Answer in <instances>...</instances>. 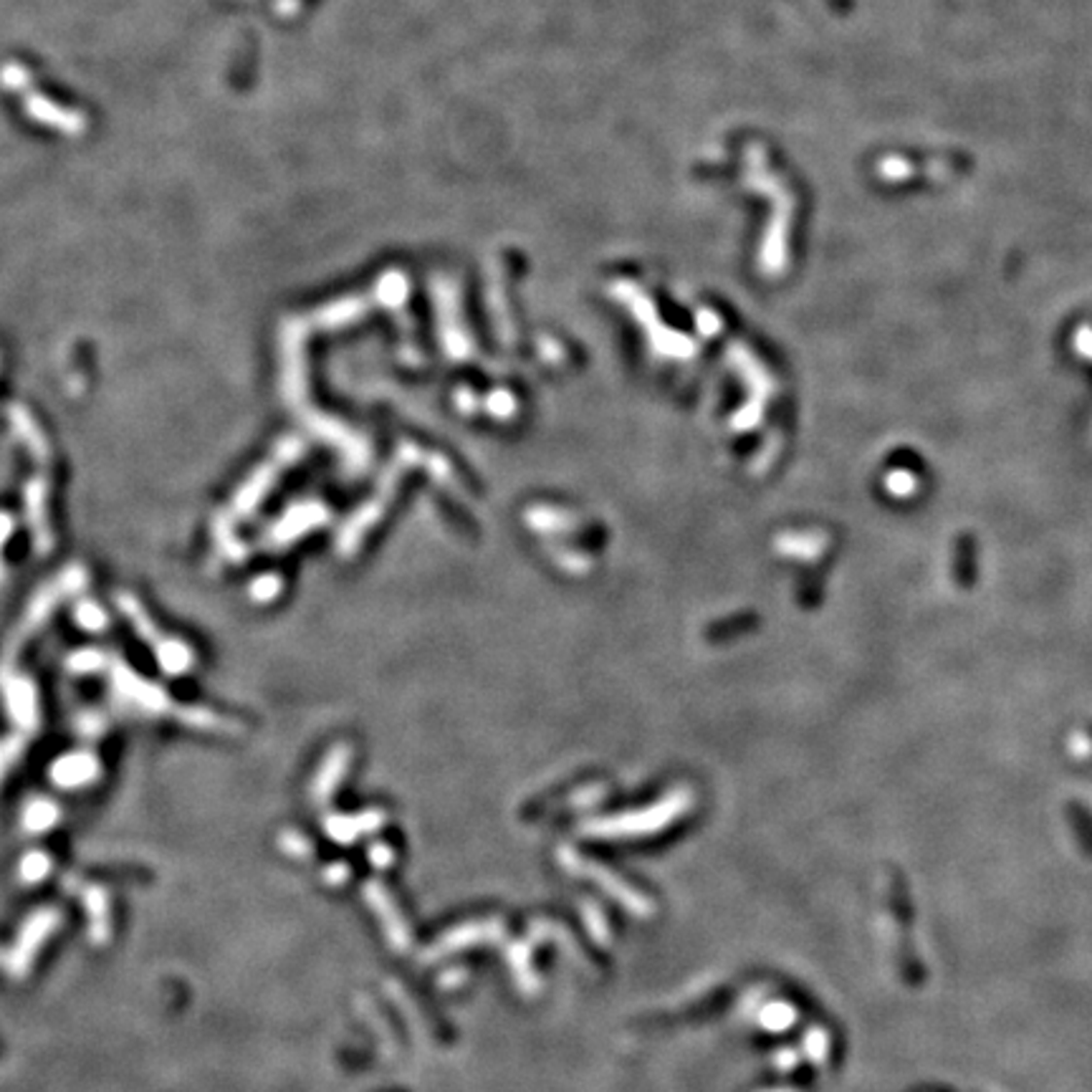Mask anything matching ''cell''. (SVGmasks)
<instances>
[{
	"label": "cell",
	"instance_id": "obj_3",
	"mask_svg": "<svg viewBox=\"0 0 1092 1092\" xmlns=\"http://www.w3.org/2000/svg\"><path fill=\"white\" fill-rule=\"evenodd\" d=\"M0 695L18 731L31 733L38 726V690L33 681L13 668H0Z\"/></svg>",
	"mask_w": 1092,
	"mask_h": 1092
},
{
	"label": "cell",
	"instance_id": "obj_5",
	"mask_svg": "<svg viewBox=\"0 0 1092 1092\" xmlns=\"http://www.w3.org/2000/svg\"><path fill=\"white\" fill-rule=\"evenodd\" d=\"M273 476H276V463H265V466H261L259 471H253V474L248 476L246 483L235 491L230 511H233L235 516H248V513H253V509L259 506V501L264 499L265 491L271 488Z\"/></svg>",
	"mask_w": 1092,
	"mask_h": 1092
},
{
	"label": "cell",
	"instance_id": "obj_11",
	"mask_svg": "<svg viewBox=\"0 0 1092 1092\" xmlns=\"http://www.w3.org/2000/svg\"><path fill=\"white\" fill-rule=\"evenodd\" d=\"M316 518V511L314 509H309V506H303V509H294V511L286 513L281 521H278L276 526H273L271 531V539L273 544H284L289 542V539H294L301 529H306V524H311Z\"/></svg>",
	"mask_w": 1092,
	"mask_h": 1092
},
{
	"label": "cell",
	"instance_id": "obj_8",
	"mask_svg": "<svg viewBox=\"0 0 1092 1092\" xmlns=\"http://www.w3.org/2000/svg\"><path fill=\"white\" fill-rule=\"evenodd\" d=\"M96 758L91 754H69V757L58 758L53 764V779L63 787H74V784H84L96 774Z\"/></svg>",
	"mask_w": 1092,
	"mask_h": 1092
},
{
	"label": "cell",
	"instance_id": "obj_7",
	"mask_svg": "<svg viewBox=\"0 0 1092 1092\" xmlns=\"http://www.w3.org/2000/svg\"><path fill=\"white\" fill-rule=\"evenodd\" d=\"M11 425L13 430L18 433V438L23 440L25 448L31 450L33 458L44 463V466H49V458H51L49 442H46L44 433H41V428H38V423L33 420L31 412L25 410V407H20V405L11 407Z\"/></svg>",
	"mask_w": 1092,
	"mask_h": 1092
},
{
	"label": "cell",
	"instance_id": "obj_4",
	"mask_svg": "<svg viewBox=\"0 0 1092 1092\" xmlns=\"http://www.w3.org/2000/svg\"><path fill=\"white\" fill-rule=\"evenodd\" d=\"M23 504H25V521L31 529L33 546L38 554H49L53 546V531L49 524V483L44 476H36L25 483L23 488Z\"/></svg>",
	"mask_w": 1092,
	"mask_h": 1092
},
{
	"label": "cell",
	"instance_id": "obj_13",
	"mask_svg": "<svg viewBox=\"0 0 1092 1092\" xmlns=\"http://www.w3.org/2000/svg\"><path fill=\"white\" fill-rule=\"evenodd\" d=\"M278 589H281V581H278L276 577H259V580H253L251 584V597L259 602H268L276 597Z\"/></svg>",
	"mask_w": 1092,
	"mask_h": 1092
},
{
	"label": "cell",
	"instance_id": "obj_6",
	"mask_svg": "<svg viewBox=\"0 0 1092 1092\" xmlns=\"http://www.w3.org/2000/svg\"><path fill=\"white\" fill-rule=\"evenodd\" d=\"M152 652H155V660H158V665L162 668L164 676L170 678L185 676V673L193 670V663H195V655H193V651H190L188 645H185L183 640L170 638V635H164V638L152 648Z\"/></svg>",
	"mask_w": 1092,
	"mask_h": 1092
},
{
	"label": "cell",
	"instance_id": "obj_10",
	"mask_svg": "<svg viewBox=\"0 0 1092 1092\" xmlns=\"http://www.w3.org/2000/svg\"><path fill=\"white\" fill-rule=\"evenodd\" d=\"M66 668L74 676H94V673L109 668V655L96 651V648H82V651H74L66 657Z\"/></svg>",
	"mask_w": 1092,
	"mask_h": 1092
},
{
	"label": "cell",
	"instance_id": "obj_9",
	"mask_svg": "<svg viewBox=\"0 0 1092 1092\" xmlns=\"http://www.w3.org/2000/svg\"><path fill=\"white\" fill-rule=\"evenodd\" d=\"M213 537H215V546H218L221 554L226 556V559H230V562H240V559L246 556V549H243L240 539L235 537L233 524H230V518H228L226 513H218V516H215Z\"/></svg>",
	"mask_w": 1092,
	"mask_h": 1092
},
{
	"label": "cell",
	"instance_id": "obj_12",
	"mask_svg": "<svg viewBox=\"0 0 1092 1092\" xmlns=\"http://www.w3.org/2000/svg\"><path fill=\"white\" fill-rule=\"evenodd\" d=\"M74 619L76 625L87 632H107L109 630V617L107 613L96 605L94 600H82L76 602L74 607Z\"/></svg>",
	"mask_w": 1092,
	"mask_h": 1092
},
{
	"label": "cell",
	"instance_id": "obj_14",
	"mask_svg": "<svg viewBox=\"0 0 1092 1092\" xmlns=\"http://www.w3.org/2000/svg\"><path fill=\"white\" fill-rule=\"evenodd\" d=\"M13 529H16V521H13L11 513L0 511V554H3V546L11 539ZM0 580H3V562H0Z\"/></svg>",
	"mask_w": 1092,
	"mask_h": 1092
},
{
	"label": "cell",
	"instance_id": "obj_1",
	"mask_svg": "<svg viewBox=\"0 0 1092 1092\" xmlns=\"http://www.w3.org/2000/svg\"><path fill=\"white\" fill-rule=\"evenodd\" d=\"M109 676H112V688L114 693L120 695L122 703L145 711V714L155 716H172V719L183 721L190 728L197 731H228L230 721L223 716L213 714L208 708L200 706H185V703H175L170 695L164 693L159 686L139 678L124 660H120L117 655H109Z\"/></svg>",
	"mask_w": 1092,
	"mask_h": 1092
},
{
	"label": "cell",
	"instance_id": "obj_2",
	"mask_svg": "<svg viewBox=\"0 0 1092 1092\" xmlns=\"http://www.w3.org/2000/svg\"><path fill=\"white\" fill-rule=\"evenodd\" d=\"M87 587V572L79 564H71L69 569H63L61 575L53 577L51 581H46L44 587L38 589L31 597L28 607H25L23 617H20L18 627L11 632V638L6 643V651L0 657V668H13V657L18 655V651L28 643L33 632L41 630L46 625V619L53 615L56 605L71 594L82 592Z\"/></svg>",
	"mask_w": 1092,
	"mask_h": 1092
}]
</instances>
